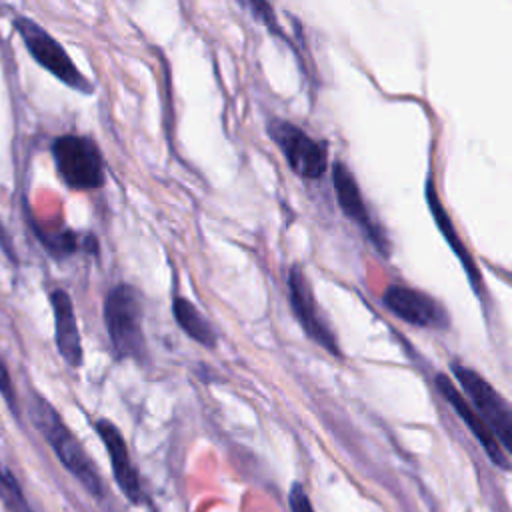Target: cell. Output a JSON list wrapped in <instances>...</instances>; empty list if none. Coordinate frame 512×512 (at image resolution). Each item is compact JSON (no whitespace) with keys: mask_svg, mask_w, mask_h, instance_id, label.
<instances>
[{"mask_svg":"<svg viewBox=\"0 0 512 512\" xmlns=\"http://www.w3.org/2000/svg\"><path fill=\"white\" fill-rule=\"evenodd\" d=\"M426 202H428V208H430V212H432V216H434V220H436L440 232L444 234L446 242L450 244V248L454 250V254L460 258L462 266L466 268L472 286H474L476 290H480V272L474 268V262H472L470 254L466 252V246H464L462 240L458 238L456 228H454L452 220L448 218V214H446V210H444V206H442V202H440V198H438V194H436V188H434V180H432V178L426 180Z\"/></svg>","mask_w":512,"mask_h":512,"instance_id":"obj_13","label":"cell"},{"mask_svg":"<svg viewBox=\"0 0 512 512\" xmlns=\"http://www.w3.org/2000/svg\"><path fill=\"white\" fill-rule=\"evenodd\" d=\"M172 312H174V320L192 340L200 342L206 348H212L216 344V334L210 322L200 314V310L192 302H188L182 296H176L172 302Z\"/></svg>","mask_w":512,"mask_h":512,"instance_id":"obj_14","label":"cell"},{"mask_svg":"<svg viewBox=\"0 0 512 512\" xmlns=\"http://www.w3.org/2000/svg\"><path fill=\"white\" fill-rule=\"evenodd\" d=\"M0 484H2L4 490L8 492L10 502H16L20 508L26 510V498H24V494H22V490H20V486H18V482H16V478H14V474H12L8 468H2V466H0Z\"/></svg>","mask_w":512,"mask_h":512,"instance_id":"obj_16","label":"cell"},{"mask_svg":"<svg viewBox=\"0 0 512 512\" xmlns=\"http://www.w3.org/2000/svg\"><path fill=\"white\" fill-rule=\"evenodd\" d=\"M0 394L4 398V402L8 404V408L12 412H16V388H14V382L10 378V372H8V366L4 364V360L0 358Z\"/></svg>","mask_w":512,"mask_h":512,"instance_id":"obj_17","label":"cell"},{"mask_svg":"<svg viewBox=\"0 0 512 512\" xmlns=\"http://www.w3.org/2000/svg\"><path fill=\"white\" fill-rule=\"evenodd\" d=\"M14 28L18 36L22 38L26 50L30 56L52 76H56L62 84L68 88L82 92V94H92L94 86L92 82L76 68L68 52L62 48V44L52 38L40 24L30 20L28 16H18L14 20Z\"/></svg>","mask_w":512,"mask_h":512,"instance_id":"obj_5","label":"cell"},{"mask_svg":"<svg viewBox=\"0 0 512 512\" xmlns=\"http://www.w3.org/2000/svg\"><path fill=\"white\" fill-rule=\"evenodd\" d=\"M288 290H290V304L294 310V316L298 318L302 330L320 346H324L328 352L338 354V346L334 340V334L328 330V326L322 322L318 314V306L312 294V288L308 284L306 274L300 266H294L288 274Z\"/></svg>","mask_w":512,"mask_h":512,"instance_id":"obj_7","label":"cell"},{"mask_svg":"<svg viewBox=\"0 0 512 512\" xmlns=\"http://www.w3.org/2000/svg\"><path fill=\"white\" fill-rule=\"evenodd\" d=\"M236 2L242 8H246L250 12V16L254 20H258L270 34L288 42V36L284 34V28H282V24H280V20H278V16H276V12H274V8L270 6L268 0H236Z\"/></svg>","mask_w":512,"mask_h":512,"instance_id":"obj_15","label":"cell"},{"mask_svg":"<svg viewBox=\"0 0 512 512\" xmlns=\"http://www.w3.org/2000/svg\"><path fill=\"white\" fill-rule=\"evenodd\" d=\"M270 140L282 152L286 164L294 174L306 180H318L328 170V144L312 138L290 120L272 116L266 124Z\"/></svg>","mask_w":512,"mask_h":512,"instance_id":"obj_4","label":"cell"},{"mask_svg":"<svg viewBox=\"0 0 512 512\" xmlns=\"http://www.w3.org/2000/svg\"><path fill=\"white\" fill-rule=\"evenodd\" d=\"M452 372L460 382V386L464 388V392L468 394L476 412L482 416V420L498 438L500 446H504V450L510 452L512 450V412L508 402L472 368H466L462 364H452Z\"/></svg>","mask_w":512,"mask_h":512,"instance_id":"obj_6","label":"cell"},{"mask_svg":"<svg viewBox=\"0 0 512 512\" xmlns=\"http://www.w3.org/2000/svg\"><path fill=\"white\" fill-rule=\"evenodd\" d=\"M94 428H96L98 436L102 438V444L108 452L110 466H112V472H114V480L120 486L122 494L132 502H140L142 500L140 480H138L136 468L130 460V452H128V446H126V440H124L122 432L110 420H98L94 424Z\"/></svg>","mask_w":512,"mask_h":512,"instance_id":"obj_10","label":"cell"},{"mask_svg":"<svg viewBox=\"0 0 512 512\" xmlns=\"http://www.w3.org/2000/svg\"><path fill=\"white\" fill-rule=\"evenodd\" d=\"M288 502H290V510L292 512H314L306 492L302 490L300 484H294V488L290 490V496H288Z\"/></svg>","mask_w":512,"mask_h":512,"instance_id":"obj_18","label":"cell"},{"mask_svg":"<svg viewBox=\"0 0 512 512\" xmlns=\"http://www.w3.org/2000/svg\"><path fill=\"white\" fill-rule=\"evenodd\" d=\"M436 386H438L442 398L452 404L454 412L464 420V424L468 426V430H470V432L476 436V440L482 444V448L486 450L488 458H490L496 466L508 470V468H510V462H508V456H506V452L502 450L498 438H496L494 432L488 428V424L482 420V416L464 400V396L456 390V386L450 382V378L444 376V374H438V376H436Z\"/></svg>","mask_w":512,"mask_h":512,"instance_id":"obj_9","label":"cell"},{"mask_svg":"<svg viewBox=\"0 0 512 512\" xmlns=\"http://www.w3.org/2000/svg\"><path fill=\"white\" fill-rule=\"evenodd\" d=\"M0 248L4 250V254H6L10 260H14V262H16V252H14L12 238H10V234L6 232V228H4V224H2V222H0Z\"/></svg>","mask_w":512,"mask_h":512,"instance_id":"obj_19","label":"cell"},{"mask_svg":"<svg viewBox=\"0 0 512 512\" xmlns=\"http://www.w3.org/2000/svg\"><path fill=\"white\" fill-rule=\"evenodd\" d=\"M28 414L34 424V428L44 436V440L50 444L62 466L84 486V490L96 498H102L104 484L98 476L96 466L84 452L82 444L76 440V436L68 430L60 414L54 410V406L42 398L40 394L30 396Z\"/></svg>","mask_w":512,"mask_h":512,"instance_id":"obj_1","label":"cell"},{"mask_svg":"<svg viewBox=\"0 0 512 512\" xmlns=\"http://www.w3.org/2000/svg\"><path fill=\"white\" fill-rule=\"evenodd\" d=\"M142 296L134 286H114L104 302V322L108 338L116 356L120 358H144L146 338L142 330Z\"/></svg>","mask_w":512,"mask_h":512,"instance_id":"obj_2","label":"cell"},{"mask_svg":"<svg viewBox=\"0 0 512 512\" xmlns=\"http://www.w3.org/2000/svg\"><path fill=\"white\" fill-rule=\"evenodd\" d=\"M50 306L54 312V338H56V348L64 362L68 366H80L82 364V342H80V332H78V322L74 314L72 300L68 292L64 290H52L50 292Z\"/></svg>","mask_w":512,"mask_h":512,"instance_id":"obj_12","label":"cell"},{"mask_svg":"<svg viewBox=\"0 0 512 512\" xmlns=\"http://www.w3.org/2000/svg\"><path fill=\"white\" fill-rule=\"evenodd\" d=\"M58 176L72 190H96L104 184V158L98 144L82 134H62L52 142Z\"/></svg>","mask_w":512,"mask_h":512,"instance_id":"obj_3","label":"cell"},{"mask_svg":"<svg viewBox=\"0 0 512 512\" xmlns=\"http://www.w3.org/2000/svg\"><path fill=\"white\" fill-rule=\"evenodd\" d=\"M386 308L400 320L414 326H440L446 324V314L442 306L422 290L410 286H388L382 294Z\"/></svg>","mask_w":512,"mask_h":512,"instance_id":"obj_8","label":"cell"},{"mask_svg":"<svg viewBox=\"0 0 512 512\" xmlns=\"http://www.w3.org/2000/svg\"><path fill=\"white\" fill-rule=\"evenodd\" d=\"M332 182H334V192H336V200L342 208V212L352 220L356 222L368 236L370 240L380 248L384 250V240H382V234L380 230L374 226L372 218H370V212L364 204V198H362V192H360V186L354 178V174L350 172V168L336 160L334 166H332Z\"/></svg>","mask_w":512,"mask_h":512,"instance_id":"obj_11","label":"cell"}]
</instances>
